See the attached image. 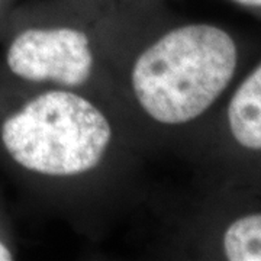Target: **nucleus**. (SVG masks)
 <instances>
[{
  "label": "nucleus",
  "instance_id": "1",
  "mask_svg": "<svg viewBox=\"0 0 261 261\" xmlns=\"http://www.w3.org/2000/svg\"><path fill=\"white\" fill-rule=\"evenodd\" d=\"M144 149L112 99L0 73V166L73 218L121 200Z\"/></svg>",
  "mask_w": 261,
  "mask_h": 261
},
{
  "label": "nucleus",
  "instance_id": "2",
  "mask_svg": "<svg viewBox=\"0 0 261 261\" xmlns=\"http://www.w3.org/2000/svg\"><path fill=\"white\" fill-rule=\"evenodd\" d=\"M240 63V44L222 27L140 16L115 65V97L144 148L166 147L224 102Z\"/></svg>",
  "mask_w": 261,
  "mask_h": 261
},
{
  "label": "nucleus",
  "instance_id": "3",
  "mask_svg": "<svg viewBox=\"0 0 261 261\" xmlns=\"http://www.w3.org/2000/svg\"><path fill=\"white\" fill-rule=\"evenodd\" d=\"M138 16L80 6L9 13L0 23V73L18 83L116 102L115 65Z\"/></svg>",
  "mask_w": 261,
  "mask_h": 261
},
{
  "label": "nucleus",
  "instance_id": "4",
  "mask_svg": "<svg viewBox=\"0 0 261 261\" xmlns=\"http://www.w3.org/2000/svg\"><path fill=\"white\" fill-rule=\"evenodd\" d=\"M221 135L232 154L261 157V61L225 97Z\"/></svg>",
  "mask_w": 261,
  "mask_h": 261
},
{
  "label": "nucleus",
  "instance_id": "5",
  "mask_svg": "<svg viewBox=\"0 0 261 261\" xmlns=\"http://www.w3.org/2000/svg\"><path fill=\"white\" fill-rule=\"evenodd\" d=\"M216 254L229 261H261V209L231 216L216 233Z\"/></svg>",
  "mask_w": 261,
  "mask_h": 261
},
{
  "label": "nucleus",
  "instance_id": "6",
  "mask_svg": "<svg viewBox=\"0 0 261 261\" xmlns=\"http://www.w3.org/2000/svg\"><path fill=\"white\" fill-rule=\"evenodd\" d=\"M16 258V244L12 233L8 231L3 221H0V261H10Z\"/></svg>",
  "mask_w": 261,
  "mask_h": 261
},
{
  "label": "nucleus",
  "instance_id": "7",
  "mask_svg": "<svg viewBox=\"0 0 261 261\" xmlns=\"http://www.w3.org/2000/svg\"><path fill=\"white\" fill-rule=\"evenodd\" d=\"M233 3L244 6V8H250V9H261V0H232Z\"/></svg>",
  "mask_w": 261,
  "mask_h": 261
},
{
  "label": "nucleus",
  "instance_id": "8",
  "mask_svg": "<svg viewBox=\"0 0 261 261\" xmlns=\"http://www.w3.org/2000/svg\"><path fill=\"white\" fill-rule=\"evenodd\" d=\"M9 3L10 0H0V23L6 19V16L9 15Z\"/></svg>",
  "mask_w": 261,
  "mask_h": 261
}]
</instances>
